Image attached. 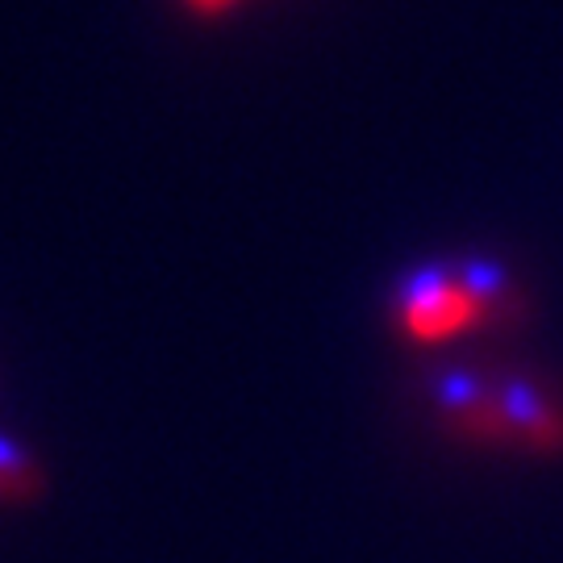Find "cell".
I'll use <instances>...</instances> for the list:
<instances>
[{"instance_id": "6da1fadb", "label": "cell", "mask_w": 563, "mask_h": 563, "mask_svg": "<svg viewBox=\"0 0 563 563\" xmlns=\"http://www.w3.org/2000/svg\"><path fill=\"white\" fill-rule=\"evenodd\" d=\"M509 309V284L484 263H439L422 267L397 288L393 322L409 342L439 346L472 334Z\"/></svg>"}, {"instance_id": "277c9868", "label": "cell", "mask_w": 563, "mask_h": 563, "mask_svg": "<svg viewBox=\"0 0 563 563\" xmlns=\"http://www.w3.org/2000/svg\"><path fill=\"white\" fill-rule=\"evenodd\" d=\"M188 13H197V18H222V13H230L239 0H180Z\"/></svg>"}, {"instance_id": "3957f363", "label": "cell", "mask_w": 563, "mask_h": 563, "mask_svg": "<svg viewBox=\"0 0 563 563\" xmlns=\"http://www.w3.org/2000/svg\"><path fill=\"white\" fill-rule=\"evenodd\" d=\"M42 481H46V476H42L38 460L21 443L0 434V505L34 501L42 493Z\"/></svg>"}, {"instance_id": "7a4b0ae2", "label": "cell", "mask_w": 563, "mask_h": 563, "mask_svg": "<svg viewBox=\"0 0 563 563\" xmlns=\"http://www.w3.org/2000/svg\"><path fill=\"white\" fill-rule=\"evenodd\" d=\"M439 413L446 426L481 446H522V451H563V405L526 380L476 384L451 380L439 388Z\"/></svg>"}]
</instances>
